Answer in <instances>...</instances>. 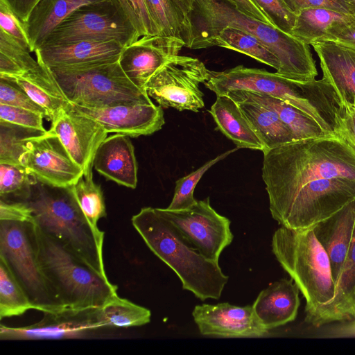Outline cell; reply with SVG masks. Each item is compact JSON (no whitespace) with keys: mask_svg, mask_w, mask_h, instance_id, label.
I'll use <instances>...</instances> for the list:
<instances>
[{"mask_svg":"<svg viewBox=\"0 0 355 355\" xmlns=\"http://www.w3.org/2000/svg\"><path fill=\"white\" fill-rule=\"evenodd\" d=\"M71 187L87 219L94 227L98 228V221L107 214L102 189L93 181L92 173L81 176Z\"/></svg>","mask_w":355,"mask_h":355,"instance_id":"obj_36","label":"cell"},{"mask_svg":"<svg viewBox=\"0 0 355 355\" xmlns=\"http://www.w3.org/2000/svg\"><path fill=\"white\" fill-rule=\"evenodd\" d=\"M21 23L24 24L40 0H3Z\"/></svg>","mask_w":355,"mask_h":355,"instance_id":"obj_47","label":"cell"},{"mask_svg":"<svg viewBox=\"0 0 355 355\" xmlns=\"http://www.w3.org/2000/svg\"><path fill=\"white\" fill-rule=\"evenodd\" d=\"M355 21V15L322 7L305 8L297 15L291 35L311 44L327 40L334 33Z\"/></svg>","mask_w":355,"mask_h":355,"instance_id":"obj_27","label":"cell"},{"mask_svg":"<svg viewBox=\"0 0 355 355\" xmlns=\"http://www.w3.org/2000/svg\"><path fill=\"white\" fill-rule=\"evenodd\" d=\"M49 70L66 99L76 105L101 108L121 104L152 103L147 93L139 89L126 76L119 60Z\"/></svg>","mask_w":355,"mask_h":355,"instance_id":"obj_7","label":"cell"},{"mask_svg":"<svg viewBox=\"0 0 355 355\" xmlns=\"http://www.w3.org/2000/svg\"><path fill=\"white\" fill-rule=\"evenodd\" d=\"M34 223L99 273L106 275L103 259L104 232L83 212L71 186L53 187L37 180L24 201Z\"/></svg>","mask_w":355,"mask_h":355,"instance_id":"obj_4","label":"cell"},{"mask_svg":"<svg viewBox=\"0 0 355 355\" xmlns=\"http://www.w3.org/2000/svg\"><path fill=\"white\" fill-rule=\"evenodd\" d=\"M0 259L6 264L34 309L44 313L65 309L42 268L35 223L0 220Z\"/></svg>","mask_w":355,"mask_h":355,"instance_id":"obj_8","label":"cell"},{"mask_svg":"<svg viewBox=\"0 0 355 355\" xmlns=\"http://www.w3.org/2000/svg\"><path fill=\"white\" fill-rule=\"evenodd\" d=\"M93 165L107 179L136 188L137 164L130 137L118 133L107 137L96 150Z\"/></svg>","mask_w":355,"mask_h":355,"instance_id":"obj_20","label":"cell"},{"mask_svg":"<svg viewBox=\"0 0 355 355\" xmlns=\"http://www.w3.org/2000/svg\"><path fill=\"white\" fill-rule=\"evenodd\" d=\"M131 221L149 249L177 274L183 289L202 301L220 297L228 276L218 262L194 249L158 208L144 207Z\"/></svg>","mask_w":355,"mask_h":355,"instance_id":"obj_3","label":"cell"},{"mask_svg":"<svg viewBox=\"0 0 355 355\" xmlns=\"http://www.w3.org/2000/svg\"><path fill=\"white\" fill-rule=\"evenodd\" d=\"M115 40L80 41L35 50L37 62L52 69L74 68L114 62L124 49Z\"/></svg>","mask_w":355,"mask_h":355,"instance_id":"obj_18","label":"cell"},{"mask_svg":"<svg viewBox=\"0 0 355 355\" xmlns=\"http://www.w3.org/2000/svg\"><path fill=\"white\" fill-rule=\"evenodd\" d=\"M16 40L0 29V76H21L37 68L40 63Z\"/></svg>","mask_w":355,"mask_h":355,"instance_id":"obj_33","label":"cell"},{"mask_svg":"<svg viewBox=\"0 0 355 355\" xmlns=\"http://www.w3.org/2000/svg\"><path fill=\"white\" fill-rule=\"evenodd\" d=\"M311 45L320 59L323 78L333 85L347 111L355 112V49L329 40Z\"/></svg>","mask_w":355,"mask_h":355,"instance_id":"obj_19","label":"cell"},{"mask_svg":"<svg viewBox=\"0 0 355 355\" xmlns=\"http://www.w3.org/2000/svg\"><path fill=\"white\" fill-rule=\"evenodd\" d=\"M112 1L120 7L140 37L159 35V31L149 15L144 0Z\"/></svg>","mask_w":355,"mask_h":355,"instance_id":"obj_39","label":"cell"},{"mask_svg":"<svg viewBox=\"0 0 355 355\" xmlns=\"http://www.w3.org/2000/svg\"><path fill=\"white\" fill-rule=\"evenodd\" d=\"M240 95L270 107L291 130L295 141L332 136L311 116L282 99L246 90H234Z\"/></svg>","mask_w":355,"mask_h":355,"instance_id":"obj_29","label":"cell"},{"mask_svg":"<svg viewBox=\"0 0 355 355\" xmlns=\"http://www.w3.org/2000/svg\"><path fill=\"white\" fill-rule=\"evenodd\" d=\"M272 251L306 300V320L334 298L330 260L313 229L282 226L272 236Z\"/></svg>","mask_w":355,"mask_h":355,"instance_id":"obj_5","label":"cell"},{"mask_svg":"<svg viewBox=\"0 0 355 355\" xmlns=\"http://www.w3.org/2000/svg\"><path fill=\"white\" fill-rule=\"evenodd\" d=\"M71 105L77 112L100 123L107 133L138 137L159 130L165 123L162 107L153 102L121 104L101 108Z\"/></svg>","mask_w":355,"mask_h":355,"instance_id":"obj_16","label":"cell"},{"mask_svg":"<svg viewBox=\"0 0 355 355\" xmlns=\"http://www.w3.org/2000/svg\"><path fill=\"white\" fill-rule=\"evenodd\" d=\"M150 311L118 295L96 310V318L103 328L142 326L150 321Z\"/></svg>","mask_w":355,"mask_h":355,"instance_id":"obj_32","label":"cell"},{"mask_svg":"<svg viewBox=\"0 0 355 355\" xmlns=\"http://www.w3.org/2000/svg\"><path fill=\"white\" fill-rule=\"evenodd\" d=\"M324 337L327 338H349L355 337V320L340 322L327 330Z\"/></svg>","mask_w":355,"mask_h":355,"instance_id":"obj_50","label":"cell"},{"mask_svg":"<svg viewBox=\"0 0 355 355\" xmlns=\"http://www.w3.org/2000/svg\"><path fill=\"white\" fill-rule=\"evenodd\" d=\"M263 153L269 209L282 226L311 229L355 200V149L343 139H306Z\"/></svg>","mask_w":355,"mask_h":355,"instance_id":"obj_1","label":"cell"},{"mask_svg":"<svg viewBox=\"0 0 355 355\" xmlns=\"http://www.w3.org/2000/svg\"><path fill=\"white\" fill-rule=\"evenodd\" d=\"M287 7L296 15L309 8L322 7L338 12L352 14L349 6L343 0H283Z\"/></svg>","mask_w":355,"mask_h":355,"instance_id":"obj_44","label":"cell"},{"mask_svg":"<svg viewBox=\"0 0 355 355\" xmlns=\"http://www.w3.org/2000/svg\"><path fill=\"white\" fill-rule=\"evenodd\" d=\"M183 40L160 35H144L124 47L119 63L126 76L139 89L146 92L150 78L167 61L178 55Z\"/></svg>","mask_w":355,"mask_h":355,"instance_id":"obj_15","label":"cell"},{"mask_svg":"<svg viewBox=\"0 0 355 355\" xmlns=\"http://www.w3.org/2000/svg\"><path fill=\"white\" fill-rule=\"evenodd\" d=\"M23 165L38 181L56 187H69L83 175L58 137L49 130L28 139Z\"/></svg>","mask_w":355,"mask_h":355,"instance_id":"obj_14","label":"cell"},{"mask_svg":"<svg viewBox=\"0 0 355 355\" xmlns=\"http://www.w3.org/2000/svg\"><path fill=\"white\" fill-rule=\"evenodd\" d=\"M339 137L355 149V112L347 111L342 123Z\"/></svg>","mask_w":355,"mask_h":355,"instance_id":"obj_49","label":"cell"},{"mask_svg":"<svg viewBox=\"0 0 355 355\" xmlns=\"http://www.w3.org/2000/svg\"><path fill=\"white\" fill-rule=\"evenodd\" d=\"M243 13L275 26L268 17L251 0H224Z\"/></svg>","mask_w":355,"mask_h":355,"instance_id":"obj_46","label":"cell"},{"mask_svg":"<svg viewBox=\"0 0 355 355\" xmlns=\"http://www.w3.org/2000/svg\"><path fill=\"white\" fill-rule=\"evenodd\" d=\"M17 83L35 103L43 107L50 121L68 103L51 71L40 64L35 69L13 77H5Z\"/></svg>","mask_w":355,"mask_h":355,"instance_id":"obj_28","label":"cell"},{"mask_svg":"<svg viewBox=\"0 0 355 355\" xmlns=\"http://www.w3.org/2000/svg\"><path fill=\"white\" fill-rule=\"evenodd\" d=\"M192 315L204 336L226 338L260 337L268 332L257 317L252 306H238L227 302L201 304Z\"/></svg>","mask_w":355,"mask_h":355,"instance_id":"obj_17","label":"cell"},{"mask_svg":"<svg viewBox=\"0 0 355 355\" xmlns=\"http://www.w3.org/2000/svg\"><path fill=\"white\" fill-rule=\"evenodd\" d=\"M32 309L25 292L0 259V318L19 316Z\"/></svg>","mask_w":355,"mask_h":355,"instance_id":"obj_35","label":"cell"},{"mask_svg":"<svg viewBox=\"0 0 355 355\" xmlns=\"http://www.w3.org/2000/svg\"><path fill=\"white\" fill-rule=\"evenodd\" d=\"M238 149L237 147L220 154L204 164L197 170L178 180L175 182L173 199L167 209L182 210L192 207L197 202L193 197L194 189L205 172L218 162L225 159Z\"/></svg>","mask_w":355,"mask_h":355,"instance_id":"obj_38","label":"cell"},{"mask_svg":"<svg viewBox=\"0 0 355 355\" xmlns=\"http://www.w3.org/2000/svg\"><path fill=\"white\" fill-rule=\"evenodd\" d=\"M349 6L352 14L355 15V0H343Z\"/></svg>","mask_w":355,"mask_h":355,"instance_id":"obj_52","label":"cell"},{"mask_svg":"<svg viewBox=\"0 0 355 355\" xmlns=\"http://www.w3.org/2000/svg\"><path fill=\"white\" fill-rule=\"evenodd\" d=\"M251 1L268 17L275 27L285 33H291L297 15L287 7L283 0Z\"/></svg>","mask_w":355,"mask_h":355,"instance_id":"obj_41","label":"cell"},{"mask_svg":"<svg viewBox=\"0 0 355 355\" xmlns=\"http://www.w3.org/2000/svg\"><path fill=\"white\" fill-rule=\"evenodd\" d=\"M0 29L32 52L22 24L3 0H0Z\"/></svg>","mask_w":355,"mask_h":355,"instance_id":"obj_43","label":"cell"},{"mask_svg":"<svg viewBox=\"0 0 355 355\" xmlns=\"http://www.w3.org/2000/svg\"><path fill=\"white\" fill-rule=\"evenodd\" d=\"M98 308L63 309L44 312L39 322L10 327L1 324L0 338L4 340L80 339L91 337L103 329L96 318Z\"/></svg>","mask_w":355,"mask_h":355,"instance_id":"obj_12","label":"cell"},{"mask_svg":"<svg viewBox=\"0 0 355 355\" xmlns=\"http://www.w3.org/2000/svg\"><path fill=\"white\" fill-rule=\"evenodd\" d=\"M51 123L49 131L58 137L83 175L92 173L96 150L107 137L106 130L95 120L74 110L69 101Z\"/></svg>","mask_w":355,"mask_h":355,"instance_id":"obj_13","label":"cell"},{"mask_svg":"<svg viewBox=\"0 0 355 355\" xmlns=\"http://www.w3.org/2000/svg\"><path fill=\"white\" fill-rule=\"evenodd\" d=\"M0 103L33 111L50 121L48 112L43 107L35 103L13 80L4 77H0Z\"/></svg>","mask_w":355,"mask_h":355,"instance_id":"obj_40","label":"cell"},{"mask_svg":"<svg viewBox=\"0 0 355 355\" xmlns=\"http://www.w3.org/2000/svg\"><path fill=\"white\" fill-rule=\"evenodd\" d=\"M174 4L186 15L189 17V14L193 9V0H171ZM190 18V17H189Z\"/></svg>","mask_w":355,"mask_h":355,"instance_id":"obj_51","label":"cell"},{"mask_svg":"<svg viewBox=\"0 0 355 355\" xmlns=\"http://www.w3.org/2000/svg\"><path fill=\"white\" fill-rule=\"evenodd\" d=\"M209 113L219 130L239 148L263 150V146L237 103L227 94L216 96Z\"/></svg>","mask_w":355,"mask_h":355,"instance_id":"obj_26","label":"cell"},{"mask_svg":"<svg viewBox=\"0 0 355 355\" xmlns=\"http://www.w3.org/2000/svg\"><path fill=\"white\" fill-rule=\"evenodd\" d=\"M0 220L30 221L34 223L31 208L24 202L0 199Z\"/></svg>","mask_w":355,"mask_h":355,"instance_id":"obj_45","label":"cell"},{"mask_svg":"<svg viewBox=\"0 0 355 355\" xmlns=\"http://www.w3.org/2000/svg\"><path fill=\"white\" fill-rule=\"evenodd\" d=\"M225 94L239 105L243 114L261 141L264 150L295 141L288 126L284 123L276 111L240 95L236 91Z\"/></svg>","mask_w":355,"mask_h":355,"instance_id":"obj_24","label":"cell"},{"mask_svg":"<svg viewBox=\"0 0 355 355\" xmlns=\"http://www.w3.org/2000/svg\"><path fill=\"white\" fill-rule=\"evenodd\" d=\"M41 132L0 121V162L23 165L28 139Z\"/></svg>","mask_w":355,"mask_h":355,"instance_id":"obj_37","label":"cell"},{"mask_svg":"<svg viewBox=\"0 0 355 355\" xmlns=\"http://www.w3.org/2000/svg\"><path fill=\"white\" fill-rule=\"evenodd\" d=\"M218 46L247 55L257 61L276 69L281 70L277 56L262 42L254 35L242 30L225 27L206 40L201 49Z\"/></svg>","mask_w":355,"mask_h":355,"instance_id":"obj_30","label":"cell"},{"mask_svg":"<svg viewBox=\"0 0 355 355\" xmlns=\"http://www.w3.org/2000/svg\"><path fill=\"white\" fill-rule=\"evenodd\" d=\"M355 228V200L313 227L327 252L335 284L350 246Z\"/></svg>","mask_w":355,"mask_h":355,"instance_id":"obj_22","label":"cell"},{"mask_svg":"<svg viewBox=\"0 0 355 355\" xmlns=\"http://www.w3.org/2000/svg\"><path fill=\"white\" fill-rule=\"evenodd\" d=\"M327 40L334 41L355 49V21L334 33Z\"/></svg>","mask_w":355,"mask_h":355,"instance_id":"obj_48","label":"cell"},{"mask_svg":"<svg viewBox=\"0 0 355 355\" xmlns=\"http://www.w3.org/2000/svg\"><path fill=\"white\" fill-rule=\"evenodd\" d=\"M158 210L194 249L211 261L218 263L222 251L233 240L230 220L211 207L209 198L197 200L192 207L185 209L158 208Z\"/></svg>","mask_w":355,"mask_h":355,"instance_id":"obj_11","label":"cell"},{"mask_svg":"<svg viewBox=\"0 0 355 355\" xmlns=\"http://www.w3.org/2000/svg\"><path fill=\"white\" fill-rule=\"evenodd\" d=\"M153 21L159 31V35L174 37L184 41L185 47L190 48L193 40L191 21L171 0H144Z\"/></svg>","mask_w":355,"mask_h":355,"instance_id":"obj_31","label":"cell"},{"mask_svg":"<svg viewBox=\"0 0 355 355\" xmlns=\"http://www.w3.org/2000/svg\"><path fill=\"white\" fill-rule=\"evenodd\" d=\"M139 37L120 7L112 0H102L76 9L52 31L41 47L104 40L127 46Z\"/></svg>","mask_w":355,"mask_h":355,"instance_id":"obj_9","label":"cell"},{"mask_svg":"<svg viewBox=\"0 0 355 355\" xmlns=\"http://www.w3.org/2000/svg\"><path fill=\"white\" fill-rule=\"evenodd\" d=\"M209 74L210 71L198 59L178 55L155 72L145 90L162 107L198 112L205 106L199 86Z\"/></svg>","mask_w":355,"mask_h":355,"instance_id":"obj_10","label":"cell"},{"mask_svg":"<svg viewBox=\"0 0 355 355\" xmlns=\"http://www.w3.org/2000/svg\"><path fill=\"white\" fill-rule=\"evenodd\" d=\"M44 119L42 115L33 111L0 103V121L46 132L47 130L43 125Z\"/></svg>","mask_w":355,"mask_h":355,"instance_id":"obj_42","label":"cell"},{"mask_svg":"<svg viewBox=\"0 0 355 355\" xmlns=\"http://www.w3.org/2000/svg\"><path fill=\"white\" fill-rule=\"evenodd\" d=\"M300 289L292 278L281 279L261 291L252 307L268 330L293 321L300 304Z\"/></svg>","mask_w":355,"mask_h":355,"instance_id":"obj_21","label":"cell"},{"mask_svg":"<svg viewBox=\"0 0 355 355\" xmlns=\"http://www.w3.org/2000/svg\"><path fill=\"white\" fill-rule=\"evenodd\" d=\"M102 0H40L23 24L31 51L40 48L52 31L76 9Z\"/></svg>","mask_w":355,"mask_h":355,"instance_id":"obj_25","label":"cell"},{"mask_svg":"<svg viewBox=\"0 0 355 355\" xmlns=\"http://www.w3.org/2000/svg\"><path fill=\"white\" fill-rule=\"evenodd\" d=\"M355 320V228L352 240L336 283L334 298L306 322L320 327Z\"/></svg>","mask_w":355,"mask_h":355,"instance_id":"obj_23","label":"cell"},{"mask_svg":"<svg viewBox=\"0 0 355 355\" xmlns=\"http://www.w3.org/2000/svg\"><path fill=\"white\" fill-rule=\"evenodd\" d=\"M37 182L22 164L0 162V198L6 201L24 202L32 185Z\"/></svg>","mask_w":355,"mask_h":355,"instance_id":"obj_34","label":"cell"},{"mask_svg":"<svg viewBox=\"0 0 355 355\" xmlns=\"http://www.w3.org/2000/svg\"><path fill=\"white\" fill-rule=\"evenodd\" d=\"M189 14L193 40L189 49L202 44L225 27L247 32L262 42L281 64L277 73L288 78L309 81L318 75L309 44L270 24L250 17L224 0H193Z\"/></svg>","mask_w":355,"mask_h":355,"instance_id":"obj_2","label":"cell"},{"mask_svg":"<svg viewBox=\"0 0 355 355\" xmlns=\"http://www.w3.org/2000/svg\"><path fill=\"white\" fill-rule=\"evenodd\" d=\"M37 226V225H36ZM43 271L64 308H98L117 295V286L37 226Z\"/></svg>","mask_w":355,"mask_h":355,"instance_id":"obj_6","label":"cell"}]
</instances>
